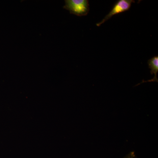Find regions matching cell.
Here are the masks:
<instances>
[{
  "label": "cell",
  "instance_id": "6da1fadb",
  "mask_svg": "<svg viewBox=\"0 0 158 158\" xmlns=\"http://www.w3.org/2000/svg\"><path fill=\"white\" fill-rule=\"evenodd\" d=\"M65 3L63 8L78 16H86L90 11L88 0H65Z\"/></svg>",
  "mask_w": 158,
  "mask_h": 158
},
{
  "label": "cell",
  "instance_id": "7a4b0ae2",
  "mask_svg": "<svg viewBox=\"0 0 158 158\" xmlns=\"http://www.w3.org/2000/svg\"><path fill=\"white\" fill-rule=\"evenodd\" d=\"M135 2L134 0H118L113 5L112 10L101 21L96 24V26L100 27L114 15L129 11L131 8L132 3Z\"/></svg>",
  "mask_w": 158,
  "mask_h": 158
},
{
  "label": "cell",
  "instance_id": "3957f363",
  "mask_svg": "<svg viewBox=\"0 0 158 158\" xmlns=\"http://www.w3.org/2000/svg\"><path fill=\"white\" fill-rule=\"evenodd\" d=\"M148 67L151 69L150 72L151 74H154V77L152 79L147 81H143L142 83H146L147 82H158L157 73H158V56H155L151 59H149L148 62Z\"/></svg>",
  "mask_w": 158,
  "mask_h": 158
},
{
  "label": "cell",
  "instance_id": "277c9868",
  "mask_svg": "<svg viewBox=\"0 0 158 158\" xmlns=\"http://www.w3.org/2000/svg\"><path fill=\"white\" fill-rule=\"evenodd\" d=\"M124 158H137L135 153L134 152H131L126 156Z\"/></svg>",
  "mask_w": 158,
  "mask_h": 158
}]
</instances>
